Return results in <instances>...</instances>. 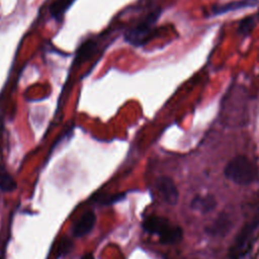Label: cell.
Wrapping results in <instances>:
<instances>
[{
	"instance_id": "1",
	"label": "cell",
	"mask_w": 259,
	"mask_h": 259,
	"mask_svg": "<svg viewBox=\"0 0 259 259\" xmlns=\"http://www.w3.org/2000/svg\"><path fill=\"white\" fill-rule=\"evenodd\" d=\"M224 173L228 179L240 185H248L259 179L256 164L243 155L233 158L225 167Z\"/></svg>"
},
{
	"instance_id": "2",
	"label": "cell",
	"mask_w": 259,
	"mask_h": 259,
	"mask_svg": "<svg viewBox=\"0 0 259 259\" xmlns=\"http://www.w3.org/2000/svg\"><path fill=\"white\" fill-rule=\"evenodd\" d=\"M161 15V9L156 8L143 17L124 32V40L132 46L142 47L147 44L154 34L156 23Z\"/></svg>"
},
{
	"instance_id": "3",
	"label": "cell",
	"mask_w": 259,
	"mask_h": 259,
	"mask_svg": "<svg viewBox=\"0 0 259 259\" xmlns=\"http://www.w3.org/2000/svg\"><path fill=\"white\" fill-rule=\"evenodd\" d=\"M143 229L149 234L159 236L162 244H175L181 241L183 232L180 227L173 226L167 219L150 215L143 222Z\"/></svg>"
},
{
	"instance_id": "4",
	"label": "cell",
	"mask_w": 259,
	"mask_h": 259,
	"mask_svg": "<svg viewBox=\"0 0 259 259\" xmlns=\"http://www.w3.org/2000/svg\"><path fill=\"white\" fill-rule=\"evenodd\" d=\"M259 227V211L248 222L242 230L239 232L234 244L230 248V258L231 259H242L244 258L249 250L251 249L255 232Z\"/></svg>"
},
{
	"instance_id": "5",
	"label": "cell",
	"mask_w": 259,
	"mask_h": 259,
	"mask_svg": "<svg viewBox=\"0 0 259 259\" xmlns=\"http://www.w3.org/2000/svg\"><path fill=\"white\" fill-rule=\"evenodd\" d=\"M156 186H157V189L160 192L161 196L167 203H169L171 205H175L178 202V198H179L178 190L176 188L175 183L173 182V180L171 178L160 177L157 180Z\"/></svg>"
},
{
	"instance_id": "6",
	"label": "cell",
	"mask_w": 259,
	"mask_h": 259,
	"mask_svg": "<svg viewBox=\"0 0 259 259\" xmlns=\"http://www.w3.org/2000/svg\"><path fill=\"white\" fill-rule=\"evenodd\" d=\"M96 223V215L93 211H86L76 222L73 227V235L75 237H83L89 234L94 228Z\"/></svg>"
},
{
	"instance_id": "7",
	"label": "cell",
	"mask_w": 259,
	"mask_h": 259,
	"mask_svg": "<svg viewBox=\"0 0 259 259\" xmlns=\"http://www.w3.org/2000/svg\"><path fill=\"white\" fill-rule=\"evenodd\" d=\"M254 5H255V0H238V1H233L226 4H222V5H213L211 8V14L220 15L230 11L247 8Z\"/></svg>"
},
{
	"instance_id": "8",
	"label": "cell",
	"mask_w": 259,
	"mask_h": 259,
	"mask_svg": "<svg viewBox=\"0 0 259 259\" xmlns=\"http://www.w3.org/2000/svg\"><path fill=\"white\" fill-rule=\"evenodd\" d=\"M215 205H217V201L211 195H204V196L197 195L191 201V207L203 213L212 210Z\"/></svg>"
},
{
	"instance_id": "9",
	"label": "cell",
	"mask_w": 259,
	"mask_h": 259,
	"mask_svg": "<svg viewBox=\"0 0 259 259\" xmlns=\"http://www.w3.org/2000/svg\"><path fill=\"white\" fill-rule=\"evenodd\" d=\"M74 0H56L50 6L51 15L57 20L61 21L67 9L71 6Z\"/></svg>"
},
{
	"instance_id": "10",
	"label": "cell",
	"mask_w": 259,
	"mask_h": 259,
	"mask_svg": "<svg viewBox=\"0 0 259 259\" xmlns=\"http://www.w3.org/2000/svg\"><path fill=\"white\" fill-rule=\"evenodd\" d=\"M16 182L3 165H0V189L4 192H11L16 189Z\"/></svg>"
},
{
	"instance_id": "11",
	"label": "cell",
	"mask_w": 259,
	"mask_h": 259,
	"mask_svg": "<svg viewBox=\"0 0 259 259\" xmlns=\"http://www.w3.org/2000/svg\"><path fill=\"white\" fill-rule=\"evenodd\" d=\"M125 197L124 193H117V194H98L94 197V201L101 203V204H112L117 202Z\"/></svg>"
},
{
	"instance_id": "12",
	"label": "cell",
	"mask_w": 259,
	"mask_h": 259,
	"mask_svg": "<svg viewBox=\"0 0 259 259\" xmlns=\"http://www.w3.org/2000/svg\"><path fill=\"white\" fill-rule=\"evenodd\" d=\"M95 48V42H93L92 40H87L85 41L78 50V54H77V60L76 61H84L86 59H88L91 54L93 53Z\"/></svg>"
},
{
	"instance_id": "13",
	"label": "cell",
	"mask_w": 259,
	"mask_h": 259,
	"mask_svg": "<svg viewBox=\"0 0 259 259\" xmlns=\"http://www.w3.org/2000/svg\"><path fill=\"white\" fill-rule=\"evenodd\" d=\"M255 27V19L253 16H247L243 18L238 26V32L241 35H248Z\"/></svg>"
},
{
	"instance_id": "14",
	"label": "cell",
	"mask_w": 259,
	"mask_h": 259,
	"mask_svg": "<svg viewBox=\"0 0 259 259\" xmlns=\"http://www.w3.org/2000/svg\"><path fill=\"white\" fill-rule=\"evenodd\" d=\"M230 223H229V220L227 218H224V219H219L215 224L210 228V231L212 234H221L222 231H224V233L227 231L228 232V229L230 228Z\"/></svg>"
},
{
	"instance_id": "15",
	"label": "cell",
	"mask_w": 259,
	"mask_h": 259,
	"mask_svg": "<svg viewBox=\"0 0 259 259\" xmlns=\"http://www.w3.org/2000/svg\"><path fill=\"white\" fill-rule=\"evenodd\" d=\"M72 246H73V244H72V242L69 239H67V238L62 239V241L60 242L59 250H58L59 251V255H61V256L66 255L68 252H70Z\"/></svg>"
},
{
	"instance_id": "16",
	"label": "cell",
	"mask_w": 259,
	"mask_h": 259,
	"mask_svg": "<svg viewBox=\"0 0 259 259\" xmlns=\"http://www.w3.org/2000/svg\"><path fill=\"white\" fill-rule=\"evenodd\" d=\"M81 259H95V258H94V256H93L92 253H86L85 255H83V256L81 257Z\"/></svg>"
},
{
	"instance_id": "17",
	"label": "cell",
	"mask_w": 259,
	"mask_h": 259,
	"mask_svg": "<svg viewBox=\"0 0 259 259\" xmlns=\"http://www.w3.org/2000/svg\"><path fill=\"white\" fill-rule=\"evenodd\" d=\"M258 14H259V13H258Z\"/></svg>"
}]
</instances>
